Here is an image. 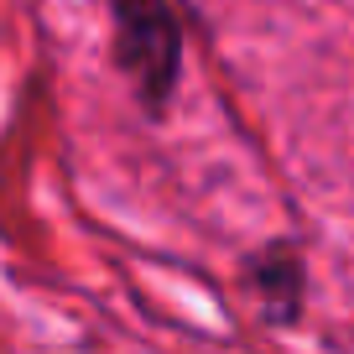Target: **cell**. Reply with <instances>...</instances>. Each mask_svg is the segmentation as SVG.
Returning <instances> with one entry per match:
<instances>
[{
  "label": "cell",
  "mask_w": 354,
  "mask_h": 354,
  "mask_svg": "<svg viewBox=\"0 0 354 354\" xmlns=\"http://www.w3.org/2000/svg\"><path fill=\"white\" fill-rule=\"evenodd\" d=\"M245 281H250L266 323H277V328L297 323L302 297H308V266H302V250L292 240H271L261 255H250L245 261Z\"/></svg>",
  "instance_id": "2"
},
{
  "label": "cell",
  "mask_w": 354,
  "mask_h": 354,
  "mask_svg": "<svg viewBox=\"0 0 354 354\" xmlns=\"http://www.w3.org/2000/svg\"><path fill=\"white\" fill-rule=\"evenodd\" d=\"M115 16V63L151 115L167 110L183 68V32L167 0H110Z\"/></svg>",
  "instance_id": "1"
}]
</instances>
